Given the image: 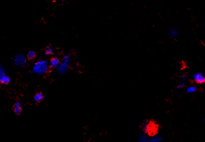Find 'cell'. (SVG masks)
<instances>
[{"mask_svg": "<svg viewBox=\"0 0 205 142\" xmlns=\"http://www.w3.org/2000/svg\"><path fill=\"white\" fill-rule=\"evenodd\" d=\"M49 70L50 66L46 61H39L34 64L32 71L36 74L43 75L48 72Z\"/></svg>", "mask_w": 205, "mask_h": 142, "instance_id": "1", "label": "cell"}, {"mask_svg": "<svg viewBox=\"0 0 205 142\" xmlns=\"http://www.w3.org/2000/svg\"><path fill=\"white\" fill-rule=\"evenodd\" d=\"M143 129L150 135H154L157 131V125L154 122H149L144 126Z\"/></svg>", "mask_w": 205, "mask_h": 142, "instance_id": "2", "label": "cell"}, {"mask_svg": "<svg viewBox=\"0 0 205 142\" xmlns=\"http://www.w3.org/2000/svg\"><path fill=\"white\" fill-rule=\"evenodd\" d=\"M14 64L17 66H24L26 63V57L23 54H17L13 59Z\"/></svg>", "mask_w": 205, "mask_h": 142, "instance_id": "3", "label": "cell"}, {"mask_svg": "<svg viewBox=\"0 0 205 142\" xmlns=\"http://www.w3.org/2000/svg\"><path fill=\"white\" fill-rule=\"evenodd\" d=\"M193 79L197 84H202L205 82V77L203 73L201 71L196 73V74L194 75Z\"/></svg>", "mask_w": 205, "mask_h": 142, "instance_id": "4", "label": "cell"}, {"mask_svg": "<svg viewBox=\"0 0 205 142\" xmlns=\"http://www.w3.org/2000/svg\"><path fill=\"white\" fill-rule=\"evenodd\" d=\"M68 70H69L68 63H66V62H64L57 67L58 73V74L60 75L65 74L67 71Z\"/></svg>", "mask_w": 205, "mask_h": 142, "instance_id": "5", "label": "cell"}, {"mask_svg": "<svg viewBox=\"0 0 205 142\" xmlns=\"http://www.w3.org/2000/svg\"><path fill=\"white\" fill-rule=\"evenodd\" d=\"M179 34V32L178 31L175 29V28H171L168 31V35L170 38H175L176 37H177Z\"/></svg>", "mask_w": 205, "mask_h": 142, "instance_id": "6", "label": "cell"}, {"mask_svg": "<svg viewBox=\"0 0 205 142\" xmlns=\"http://www.w3.org/2000/svg\"><path fill=\"white\" fill-rule=\"evenodd\" d=\"M10 82V78L6 74L0 75V83L3 84H8Z\"/></svg>", "mask_w": 205, "mask_h": 142, "instance_id": "7", "label": "cell"}, {"mask_svg": "<svg viewBox=\"0 0 205 142\" xmlns=\"http://www.w3.org/2000/svg\"><path fill=\"white\" fill-rule=\"evenodd\" d=\"M60 64V61L58 59L53 57L50 60V66L53 68H57Z\"/></svg>", "mask_w": 205, "mask_h": 142, "instance_id": "8", "label": "cell"}, {"mask_svg": "<svg viewBox=\"0 0 205 142\" xmlns=\"http://www.w3.org/2000/svg\"><path fill=\"white\" fill-rule=\"evenodd\" d=\"M44 98L43 94L42 92H38L35 94V96H34V100L36 102H40Z\"/></svg>", "mask_w": 205, "mask_h": 142, "instance_id": "9", "label": "cell"}, {"mask_svg": "<svg viewBox=\"0 0 205 142\" xmlns=\"http://www.w3.org/2000/svg\"><path fill=\"white\" fill-rule=\"evenodd\" d=\"M35 57H36V53H35V52L31 50V51H29V52H28L27 56V57L28 59L32 60V59L35 58Z\"/></svg>", "mask_w": 205, "mask_h": 142, "instance_id": "10", "label": "cell"}, {"mask_svg": "<svg viewBox=\"0 0 205 142\" xmlns=\"http://www.w3.org/2000/svg\"><path fill=\"white\" fill-rule=\"evenodd\" d=\"M197 90V89L194 86H190L187 89V92L188 93H194Z\"/></svg>", "mask_w": 205, "mask_h": 142, "instance_id": "11", "label": "cell"}, {"mask_svg": "<svg viewBox=\"0 0 205 142\" xmlns=\"http://www.w3.org/2000/svg\"><path fill=\"white\" fill-rule=\"evenodd\" d=\"M45 53H46V54H47V55H52V54H53V50L52 47H48V48L46 49V50H45Z\"/></svg>", "mask_w": 205, "mask_h": 142, "instance_id": "12", "label": "cell"}, {"mask_svg": "<svg viewBox=\"0 0 205 142\" xmlns=\"http://www.w3.org/2000/svg\"><path fill=\"white\" fill-rule=\"evenodd\" d=\"M13 112L15 114L18 115L20 114L22 112V108H13Z\"/></svg>", "mask_w": 205, "mask_h": 142, "instance_id": "13", "label": "cell"}, {"mask_svg": "<svg viewBox=\"0 0 205 142\" xmlns=\"http://www.w3.org/2000/svg\"><path fill=\"white\" fill-rule=\"evenodd\" d=\"M185 87V84L184 82H182L181 83V84H180L177 87V89H180V88H182V87Z\"/></svg>", "mask_w": 205, "mask_h": 142, "instance_id": "14", "label": "cell"}, {"mask_svg": "<svg viewBox=\"0 0 205 142\" xmlns=\"http://www.w3.org/2000/svg\"><path fill=\"white\" fill-rule=\"evenodd\" d=\"M3 74H5L4 68H2L1 66H0V75H3Z\"/></svg>", "mask_w": 205, "mask_h": 142, "instance_id": "15", "label": "cell"}, {"mask_svg": "<svg viewBox=\"0 0 205 142\" xmlns=\"http://www.w3.org/2000/svg\"><path fill=\"white\" fill-rule=\"evenodd\" d=\"M63 1H65V0H63Z\"/></svg>", "mask_w": 205, "mask_h": 142, "instance_id": "16", "label": "cell"}]
</instances>
